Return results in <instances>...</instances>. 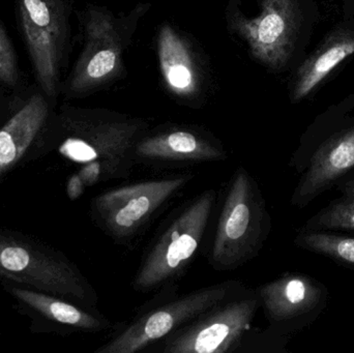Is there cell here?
<instances>
[{
  "mask_svg": "<svg viewBox=\"0 0 354 353\" xmlns=\"http://www.w3.org/2000/svg\"><path fill=\"white\" fill-rule=\"evenodd\" d=\"M135 165L180 167L223 162L228 153L220 141L197 130L168 128L141 136L133 153Z\"/></svg>",
  "mask_w": 354,
  "mask_h": 353,
  "instance_id": "14",
  "label": "cell"
},
{
  "mask_svg": "<svg viewBox=\"0 0 354 353\" xmlns=\"http://www.w3.org/2000/svg\"><path fill=\"white\" fill-rule=\"evenodd\" d=\"M354 54V18L333 27L316 49L297 68L291 85L290 101L301 103L313 95L326 79Z\"/></svg>",
  "mask_w": 354,
  "mask_h": 353,
  "instance_id": "15",
  "label": "cell"
},
{
  "mask_svg": "<svg viewBox=\"0 0 354 353\" xmlns=\"http://www.w3.org/2000/svg\"><path fill=\"white\" fill-rule=\"evenodd\" d=\"M272 220L257 180L243 166L231 176L207 255L216 271H232L258 256Z\"/></svg>",
  "mask_w": 354,
  "mask_h": 353,
  "instance_id": "3",
  "label": "cell"
},
{
  "mask_svg": "<svg viewBox=\"0 0 354 353\" xmlns=\"http://www.w3.org/2000/svg\"><path fill=\"white\" fill-rule=\"evenodd\" d=\"M354 93L330 106L308 126L288 166L299 175L290 204L309 207L354 170Z\"/></svg>",
  "mask_w": 354,
  "mask_h": 353,
  "instance_id": "1",
  "label": "cell"
},
{
  "mask_svg": "<svg viewBox=\"0 0 354 353\" xmlns=\"http://www.w3.org/2000/svg\"><path fill=\"white\" fill-rule=\"evenodd\" d=\"M254 19H234V28L252 54L274 70H283L308 45L319 20L315 0H261Z\"/></svg>",
  "mask_w": 354,
  "mask_h": 353,
  "instance_id": "7",
  "label": "cell"
},
{
  "mask_svg": "<svg viewBox=\"0 0 354 353\" xmlns=\"http://www.w3.org/2000/svg\"><path fill=\"white\" fill-rule=\"evenodd\" d=\"M57 126L58 146L64 157L83 164L101 162L105 182L124 180L132 173L135 145L145 133L140 122L64 114Z\"/></svg>",
  "mask_w": 354,
  "mask_h": 353,
  "instance_id": "8",
  "label": "cell"
},
{
  "mask_svg": "<svg viewBox=\"0 0 354 353\" xmlns=\"http://www.w3.org/2000/svg\"><path fill=\"white\" fill-rule=\"evenodd\" d=\"M295 246L354 271V233L299 228Z\"/></svg>",
  "mask_w": 354,
  "mask_h": 353,
  "instance_id": "19",
  "label": "cell"
},
{
  "mask_svg": "<svg viewBox=\"0 0 354 353\" xmlns=\"http://www.w3.org/2000/svg\"><path fill=\"white\" fill-rule=\"evenodd\" d=\"M85 189H86V187L83 184L79 174H73L68 180V184H66V193H68V198L71 200H76V199L80 198L84 194Z\"/></svg>",
  "mask_w": 354,
  "mask_h": 353,
  "instance_id": "22",
  "label": "cell"
},
{
  "mask_svg": "<svg viewBox=\"0 0 354 353\" xmlns=\"http://www.w3.org/2000/svg\"><path fill=\"white\" fill-rule=\"evenodd\" d=\"M340 196L310 217L301 229L354 233V170L337 182Z\"/></svg>",
  "mask_w": 354,
  "mask_h": 353,
  "instance_id": "18",
  "label": "cell"
},
{
  "mask_svg": "<svg viewBox=\"0 0 354 353\" xmlns=\"http://www.w3.org/2000/svg\"><path fill=\"white\" fill-rule=\"evenodd\" d=\"M17 4L37 82L44 95L55 97L68 28L64 0H17Z\"/></svg>",
  "mask_w": 354,
  "mask_h": 353,
  "instance_id": "10",
  "label": "cell"
},
{
  "mask_svg": "<svg viewBox=\"0 0 354 353\" xmlns=\"http://www.w3.org/2000/svg\"><path fill=\"white\" fill-rule=\"evenodd\" d=\"M159 56L162 72L168 86L179 95L193 93L197 87L194 62L185 41L170 26L159 35Z\"/></svg>",
  "mask_w": 354,
  "mask_h": 353,
  "instance_id": "17",
  "label": "cell"
},
{
  "mask_svg": "<svg viewBox=\"0 0 354 353\" xmlns=\"http://www.w3.org/2000/svg\"><path fill=\"white\" fill-rule=\"evenodd\" d=\"M78 174L86 188H91L99 182H105L103 164L97 160L83 164Z\"/></svg>",
  "mask_w": 354,
  "mask_h": 353,
  "instance_id": "21",
  "label": "cell"
},
{
  "mask_svg": "<svg viewBox=\"0 0 354 353\" xmlns=\"http://www.w3.org/2000/svg\"><path fill=\"white\" fill-rule=\"evenodd\" d=\"M345 10H354V0H342Z\"/></svg>",
  "mask_w": 354,
  "mask_h": 353,
  "instance_id": "23",
  "label": "cell"
},
{
  "mask_svg": "<svg viewBox=\"0 0 354 353\" xmlns=\"http://www.w3.org/2000/svg\"><path fill=\"white\" fill-rule=\"evenodd\" d=\"M268 329L292 337L313 325L326 311L328 288L308 274L287 271L256 288Z\"/></svg>",
  "mask_w": 354,
  "mask_h": 353,
  "instance_id": "11",
  "label": "cell"
},
{
  "mask_svg": "<svg viewBox=\"0 0 354 353\" xmlns=\"http://www.w3.org/2000/svg\"><path fill=\"white\" fill-rule=\"evenodd\" d=\"M111 28L102 17L91 16L87 23L88 41L82 57L68 82V93L81 95L101 83L118 68L120 47L107 43V32Z\"/></svg>",
  "mask_w": 354,
  "mask_h": 353,
  "instance_id": "16",
  "label": "cell"
},
{
  "mask_svg": "<svg viewBox=\"0 0 354 353\" xmlns=\"http://www.w3.org/2000/svg\"><path fill=\"white\" fill-rule=\"evenodd\" d=\"M50 107L35 93L0 128V184L8 174L58 147V128L49 130Z\"/></svg>",
  "mask_w": 354,
  "mask_h": 353,
  "instance_id": "12",
  "label": "cell"
},
{
  "mask_svg": "<svg viewBox=\"0 0 354 353\" xmlns=\"http://www.w3.org/2000/svg\"><path fill=\"white\" fill-rule=\"evenodd\" d=\"M0 281L97 307L99 296L64 253L16 230L0 228Z\"/></svg>",
  "mask_w": 354,
  "mask_h": 353,
  "instance_id": "4",
  "label": "cell"
},
{
  "mask_svg": "<svg viewBox=\"0 0 354 353\" xmlns=\"http://www.w3.org/2000/svg\"><path fill=\"white\" fill-rule=\"evenodd\" d=\"M247 288L239 281H225L179 296L177 283L158 290L159 294L139 307L134 316L120 323L95 353H136L153 347L168 336L218 303Z\"/></svg>",
  "mask_w": 354,
  "mask_h": 353,
  "instance_id": "2",
  "label": "cell"
},
{
  "mask_svg": "<svg viewBox=\"0 0 354 353\" xmlns=\"http://www.w3.org/2000/svg\"><path fill=\"white\" fill-rule=\"evenodd\" d=\"M0 285L14 298L19 309L47 332L68 335L97 334L113 327L109 318L97 307H87L32 288L0 281Z\"/></svg>",
  "mask_w": 354,
  "mask_h": 353,
  "instance_id": "13",
  "label": "cell"
},
{
  "mask_svg": "<svg viewBox=\"0 0 354 353\" xmlns=\"http://www.w3.org/2000/svg\"><path fill=\"white\" fill-rule=\"evenodd\" d=\"M193 180L174 174L110 189L91 200V219L114 244L129 247Z\"/></svg>",
  "mask_w": 354,
  "mask_h": 353,
  "instance_id": "6",
  "label": "cell"
},
{
  "mask_svg": "<svg viewBox=\"0 0 354 353\" xmlns=\"http://www.w3.org/2000/svg\"><path fill=\"white\" fill-rule=\"evenodd\" d=\"M0 82L10 87L19 82L18 59L10 37L0 22Z\"/></svg>",
  "mask_w": 354,
  "mask_h": 353,
  "instance_id": "20",
  "label": "cell"
},
{
  "mask_svg": "<svg viewBox=\"0 0 354 353\" xmlns=\"http://www.w3.org/2000/svg\"><path fill=\"white\" fill-rule=\"evenodd\" d=\"M216 199V191L207 189L174 211L143 253L132 282L135 292H155L183 277L203 242Z\"/></svg>",
  "mask_w": 354,
  "mask_h": 353,
  "instance_id": "5",
  "label": "cell"
},
{
  "mask_svg": "<svg viewBox=\"0 0 354 353\" xmlns=\"http://www.w3.org/2000/svg\"><path fill=\"white\" fill-rule=\"evenodd\" d=\"M256 289H245L218 303L161 342L163 353H245L257 327Z\"/></svg>",
  "mask_w": 354,
  "mask_h": 353,
  "instance_id": "9",
  "label": "cell"
}]
</instances>
